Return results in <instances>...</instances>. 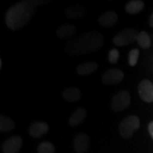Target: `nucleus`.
I'll return each mask as SVG.
<instances>
[{"label": "nucleus", "instance_id": "obj_1", "mask_svg": "<svg viewBox=\"0 0 153 153\" xmlns=\"http://www.w3.org/2000/svg\"><path fill=\"white\" fill-rule=\"evenodd\" d=\"M44 1L23 0L10 7L5 14V24L12 31H18L27 27L32 21L38 6Z\"/></svg>", "mask_w": 153, "mask_h": 153}, {"label": "nucleus", "instance_id": "obj_2", "mask_svg": "<svg viewBox=\"0 0 153 153\" xmlns=\"http://www.w3.org/2000/svg\"><path fill=\"white\" fill-rule=\"evenodd\" d=\"M104 44L105 38L101 33L97 31H90L69 40L64 50L71 56H79L97 51L103 47Z\"/></svg>", "mask_w": 153, "mask_h": 153}, {"label": "nucleus", "instance_id": "obj_3", "mask_svg": "<svg viewBox=\"0 0 153 153\" xmlns=\"http://www.w3.org/2000/svg\"><path fill=\"white\" fill-rule=\"evenodd\" d=\"M140 118L135 115H131L123 119L118 126V130L121 136L124 139H129L133 136L134 133L140 128Z\"/></svg>", "mask_w": 153, "mask_h": 153}, {"label": "nucleus", "instance_id": "obj_4", "mask_svg": "<svg viewBox=\"0 0 153 153\" xmlns=\"http://www.w3.org/2000/svg\"><path fill=\"white\" fill-rule=\"evenodd\" d=\"M139 33L133 28H125L116 34L112 39V43L117 47H124L137 41Z\"/></svg>", "mask_w": 153, "mask_h": 153}, {"label": "nucleus", "instance_id": "obj_5", "mask_svg": "<svg viewBox=\"0 0 153 153\" xmlns=\"http://www.w3.org/2000/svg\"><path fill=\"white\" fill-rule=\"evenodd\" d=\"M131 102L130 94L126 90H121L115 94L111 102V108L115 112H120L127 109Z\"/></svg>", "mask_w": 153, "mask_h": 153}, {"label": "nucleus", "instance_id": "obj_6", "mask_svg": "<svg viewBox=\"0 0 153 153\" xmlns=\"http://www.w3.org/2000/svg\"><path fill=\"white\" fill-rule=\"evenodd\" d=\"M123 78H124L123 71L117 68H112V69L107 70L103 74L102 82L105 85L111 86V85H115L117 83L122 82Z\"/></svg>", "mask_w": 153, "mask_h": 153}, {"label": "nucleus", "instance_id": "obj_7", "mask_svg": "<svg viewBox=\"0 0 153 153\" xmlns=\"http://www.w3.org/2000/svg\"><path fill=\"white\" fill-rule=\"evenodd\" d=\"M23 140L20 136L14 135L7 139L2 145L3 153H17L22 148Z\"/></svg>", "mask_w": 153, "mask_h": 153}, {"label": "nucleus", "instance_id": "obj_8", "mask_svg": "<svg viewBox=\"0 0 153 153\" xmlns=\"http://www.w3.org/2000/svg\"><path fill=\"white\" fill-rule=\"evenodd\" d=\"M90 146V139L84 133H78L73 140V148L76 153H86Z\"/></svg>", "mask_w": 153, "mask_h": 153}, {"label": "nucleus", "instance_id": "obj_9", "mask_svg": "<svg viewBox=\"0 0 153 153\" xmlns=\"http://www.w3.org/2000/svg\"><path fill=\"white\" fill-rule=\"evenodd\" d=\"M138 91L144 101L148 103L153 102V83L151 81L147 79L141 81L138 86Z\"/></svg>", "mask_w": 153, "mask_h": 153}, {"label": "nucleus", "instance_id": "obj_10", "mask_svg": "<svg viewBox=\"0 0 153 153\" xmlns=\"http://www.w3.org/2000/svg\"><path fill=\"white\" fill-rule=\"evenodd\" d=\"M65 15L71 20H82L87 15V10L85 6L82 4H71L65 10Z\"/></svg>", "mask_w": 153, "mask_h": 153}, {"label": "nucleus", "instance_id": "obj_11", "mask_svg": "<svg viewBox=\"0 0 153 153\" xmlns=\"http://www.w3.org/2000/svg\"><path fill=\"white\" fill-rule=\"evenodd\" d=\"M76 33V28L74 25L70 23H66L61 25L56 29L55 34L60 39H69L71 40Z\"/></svg>", "mask_w": 153, "mask_h": 153}, {"label": "nucleus", "instance_id": "obj_12", "mask_svg": "<svg viewBox=\"0 0 153 153\" xmlns=\"http://www.w3.org/2000/svg\"><path fill=\"white\" fill-rule=\"evenodd\" d=\"M49 130V125L43 121H37L33 123L29 127V134L34 138H40Z\"/></svg>", "mask_w": 153, "mask_h": 153}, {"label": "nucleus", "instance_id": "obj_13", "mask_svg": "<svg viewBox=\"0 0 153 153\" xmlns=\"http://www.w3.org/2000/svg\"><path fill=\"white\" fill-rule=\"evenodd\" d=\"M118 21L117 14L113 10L105 11L99 17V24L103 27H111L117 24Z\"/></svg>", "mask_w": 153, "mask_h": 153}, {"label": "nucleus", "instance_id": "obj_14", "mask_svg": "<svg viewBox=\"0 0 153 153\" xmlns=\"http://www.w3.org/2000/svg\"><path fill=\"white\" fill-rule=\"evenodd\" d=\"M87 117V111L84 108L79 107L76 110L74 111V112L69 117V124L71 127H77L80 124H82V123L84 122L85 118Z\"/></svg>", "mask_w": 153, "mask_h": 153}, {"label": "nucleus", "instance_id": "obj_15", "mask_svg": "<svg viewBox=\"0 0 153 153\" xmlns=\"http://www.w3.org/2000/svg\"><path fill=\"white\" fill-rule=\"evenodd\" d=\"M98 68V64L94 61H87L79 64L76 67V72L80 76H88L94 73Z\"/></svg>", "mask_w": 153, "mask_h": 153}, {"label": "nucleus", "instance_id": "obj_16", "mask_svg": "<svg viewBox=\"0 0 153 153\" xmlns=\"http://www.w3.org/2000/svg\"><path fill=\"white\" fill-rule=\"evenodd\" d=\"M62 96L65 99V100L68 101V102H76L77 100H79L81 99L82 94L81 91L75 87H70L66 88V89L63 90L62 92Z\"/></svg>", "mask_w": 153, "mask_h": 153}, {"label": "nucleus", "instance_id": "obj_17", "mask_svg": "<svg viewBox=\"0 0 153 153\" xmlns=\"http://www.w3.org/2000/svg\"><path fill=\"white\" fill-rule=\"evenodd\" d=\"M144 7H145V4L143 1L132 0L126 4L125 10L127 13H128L130 15H134V14H138V13L141 12Z\"/></svg>", "mask_w": 153, "mask_h": 153}, {"label": "nucleus", "instance_id": "obj_18", "mask_svg": "<svg viewBox=\"0 0 153 153\" xmlns=\"http://www.w3.org/2000/svg\"><path fill=\"white\" fill-rule=\"evenodd\" d=\"M15 127L16 123L11 118H9L4 115L0 117V131L2 133L11 131L15 128Z\"/></svg>", "mask_w": 153, "mask_h": 153}, {"label": "nucleus", "instance_id": "obj_19", "mask_svg": "<svg viewBox=\"0 0 153 153\" xmlns=\"http://www.w3.org/2000/svg\"><path fill=\"white\" fill-rule=\"evenodd\" d=\"M137 43L142 49H149L152 44L149 35L144 31L139 33L138 38H137Z\"/></svg>", "mask_w": 153, "mask_h": 153}, {"label": "nucleus", "instance_id": "obj_20", "mask_svg": "<svg viewBox=\"0 0 153 153\" xmlns=\"http://www.w3.org/2000/svg\"><path fill=\"white\" fill-rule=\"evenodd\" d=\"M55 149L52 143L44 141L40 143L38 146V153H55Z\"/></svg>", "mask_w": 153, "mask_h": 153}, {"label": "nucleus", "instance_id": "obj_21", "mask_svg": "<svg viewBox=\"0 0 153 153\" xmlns=\"http://www.w3.org/2000/svg\"><path fill=\"white\" fill-rule=\"evenodd\" d=\"M139 56H140V51H139V49H132L131 51L129 52V55H128V63H129V66H134L136 65L137 62H138Z\"/></svg>", "mask_w": 153, "mask_h": 153}, {"label": "nucleus", "instance_id": "obj_22", "mask_svg": "<svg viewBox=\"0 0 153 153\" xmlns=\"http://www.w3.org/2000/svg\"><path fill=\"white\" fill-rule=\"evenodd\" d=\"M120 57V53L118 51V49H112L110 50L109 55H108V60H109L110 63L111 64H116Z\"/></svg>", "mask_w": 153, "mask_h": 153}, {"label": "nucleus", "instance_id": "obj_23", "mask_svg": "<svg viewBox=\"0 0 153 153\" xmlns=\"http://www.w3.org/2000/svg\"><path fill=\"white\" fill-rule=\"evenodd\" d=\"M148 130H149V133L151 134V136L153 139V122H151L148 125Z\"/></svg>", "mask_w": 153, "mask_h": 153}, {"label": "nucleus", "instance_id": "obj_24", "mask_svg": "<svg viewBox=\"0 0 153 153\" xmlns=\"http://www.w3.org/2000/svg\"><path fill=\"white\" fill-rule=\"evenodd\" d=\"M149 25H150V27H153V12L152 14L151 15L150 18H149Z\"/></svg>", "mask_w": 153, "mask_h": 153}, {"label": "nucleus", "instance_id": "obj_25", "mask_svg": "<svg viewBox=\"0 0 153 153\" xmlns=\"http://www.w3.org/2000/svg\"><path fill=\"white\" fill-rule=\"evenodd\" d=\"M0 68H2V60H0Z\"/></svg>", "mask_w": 153, "mask_h": 153}]
</instances>
